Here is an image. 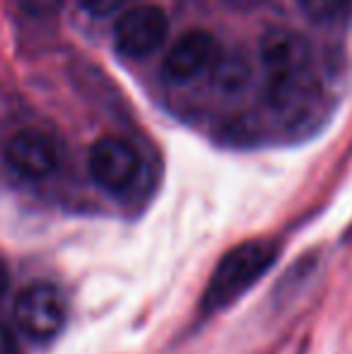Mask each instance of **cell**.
I'll use <instances>...</instances> for the list:
<instances>
[{
    "instance_id": "obj_1",
    "label": "cell",
    "mask_w": 352,
    "mask_h": 354,
    "mask_svg": "<svg viewBox=\"0 0 352 354\" xmlns=\"http://www.w3.org/2000/svg\"><path fill=\"white\" fill-rule=\"evenodd\" d=\"M280 246L272 239H251L230 248L217 263L205 292H203V311L215 313L234 304L246 289H251L261 277L275 266Z\"/></svg>"
},
{
    "instance_id": "obj_2",
    "label": "cell",
    "mask_w": 352,
    "mask_h": 354,
    "mask_svg": "<svg viewBox=\"0 0 352 354\" xmlns=\"http://www.w3.org/2000/svg\"><path fill=\"white\" fill-rule=\"evenodd\" d=\"M15 321L32 340H51L66 326V301L48 282H34L19 292L15 301Z\"/></svg>"
},
{
    "instance_id": "obj_3",
    "label": "cell",
    "mask_w": 352,
    "mask_h": 354,
    "mask_svg": "<svg viewBox=\"0 0 352 354\" xmlns=\"http://www.w3.org/2000/svg\"><path fill=\"white\" fill-rule=\"evenodd\" d=\"M169 34V19L160 5H138L116 19L113 41L121 56L140 61L155 53Z\"/></svg>"
},
{
    "instance_id": "obj_4",
    "label": "cell",
    "mask_w": 352,
    "mask_h": 354,
    "mask_svg": "<svg viewBox=\"0 0 352 354\" xmlns=\"http://www.w3.org/2000/svg\"><path fill=\"white\" fill-rule=\"evenodd\" d=\"M89 176L102 191L123 193L140 171V154L123 138L104 136L89 149Z\"/></svg>"
},
{
    "instance_id": "obj_5",
    "label": "cell",
    "mask_w": 352,
    "mask_h": 354,
    "mask_svg": "<svg viewBox=\"0 0 352 354\" xmlns=\"http://www.w3.org/2000/svg\"><path fill=\"white\" fill-rule=\"evenodd\" d=\"M217 53H220V46H217V39L210 32L191 29L172 44L169 53L162 63V73L169 82L186 84L191 80L201 77L215 63Z\"/></svg>"
},
{
    "instance_id": "obj_6",
    "label": "cell",
    "mask_w": 352,
    "mask_h": 354,
    "mask_svg": "<svg viewBox=\"0 0 352 354\" xmlns=\"http://www.w3.org/2000/svg\"><path fill=\"white\" fill-rule=\"evenodd\" d=\"M5 162L24 178H46L61 164L58 145L44 131H19L5 145Z\"/></svg>"
},
{
    "instance_id": "obj_7",
    "label": "cell",
    "mask_w": 352,
    "mask_h": 354,
    "mask_svg": "<svg viewBox=\"0 0 352 354\" xmlns=\"http://www.w3.org/2000/svg\"><path fill=\"white\" fill-rule=\"evenodd\" d=\"M261 61L268 77L311 71V46L304 37L290 29H270L261 39Z\"/></svg>"
},
{
    "instance_id": "obj_8",
    "label": "cell",
    "mask_w": 352,
    "mask_h": 354,
    "mask_svg": "<svg viewBox=\"0 0 352 354\" xmlns=\"http://www.w3.org/2000/svg\"><path fill=\"white\" fill-rule=\"evenodd\" d=\"M297 5L314 24H333L352 10V0H297Z\"/></svg>"
},
{
    "instance_id": "obj_9",
    "label": "cell",
    "mask_w": 352,
    "mask_h": 354,
    "mask_svg": "<svg viewBox=\"0 0 352 354\" xmlns=\"http://www.w3.org/2000/svg\"><path fill=\"white\" fill-rule=\"evenodd\" d=\"M249 80V66H246L241 58H230L220 66L217 71V82L225 92H237L241 89Z\"/></svg>"
},
{
    "instance_id": "obj_10",
    "label": "cell",
    "mask_w": 352,
    "mask_h": 354,
    "mask_svg": "<svg viewBox=\"0 0 352 354\" xmlns=\"http://www.w3.org/2000/svg\"><path fill=\"white\" fill-rule=\"evenodd\" d=\"M15 3L19 5L22 12L32 15V17H51L63 8L66 0H15Z\"/></svg>"
},
{
    "instance_id": "obj_11",
    "label": "cell",
    "mask_w": 352,
    "mask_h": 354,
    "mask_svg": "<svg viewBox=\"0 0 352 354\" xmlns=\"http://www.w3.org/2000/svg\"><path fill=\"white\" fill-rule=\"evenodd\" d=\"M77 3H80L82 10L94 15V17H109V15L116 12L126 0H77Z\"/></svg>"
},
{
    "instance_id": "obj_12",
    "label": "cell",
    "mask_w": 352,
    "mask_h": 354,
    "mask_svg": "<svg viewBox=\"0 0 352 354\" xmlns=\"http://www.w3.org/2000/svg\"><path fill=\"white\" fill-rule=\"evenodd\" d=\"M0 354H19V345L15 333L0 323Z\"/></svg>"
},
{
    "instance_id": "obj_13",
    "label": "cell",
    "mask_w": 352,
    "mask_h": 354,
    "mask_svg": "<svg viewBox=\"0 0 352 354\" xmlns=\"http://www.w3.org/2000/svg\"><path fill=\"white\" fill-rule=\"evenodd\" d=\"M8 287H10V275H8V268L0 263V301H3V297H5V292H8Z\"/></svg>"
},
{
    "instance_id": "obj_14",
    "label": "cell",
    "mask_w": 352,
    "mask_h": 354,
    "mask_svg": "<svg viewBox=\"0 0 352 354\" xmlns=\"http://www.w3.org/2000/svg\"><path fill=\"white\" fill-rule=\"evenodd\" d=\"M227 5H234V8H249L254 0H225Z\"/></svg>"
},
{
    "instance_id": "obj_15",
    "label": "cell",
    "mask_w": 352,
    "mask_h": 354,
    "mask_svg": "<svg viewBox=\"0 0 352 354\" xmlns=\"http://www.w3.org/2000/svg\"><path fill=\"white\" fill-rule=\"evenodd\" d=\"M345 241H348V243H352V229H350L348 234H345Z\"/></svg>"
}]
</instances>
